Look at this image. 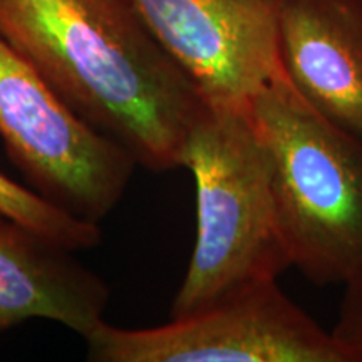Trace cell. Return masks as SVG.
I'll return each mask as SVG.
<instances>
[{
    "label": "cell",
    "mask_w": 362,
    "mask_h": 362,
    "mask_svg": "<svg viewBox=\"0 0 362 362\" xmlns=\"http://www.w3.org/2000/svg\"><path fill=\"white\" fill-rule=\"evenodd\" d=\"M71 253L0 215V332L45 319L88 337L104 322L110 288Z\"/></svg>",
    "instance_id": "cell-8"
},
{
    "label": "cell",
    "mask_w": 362,
    "mask_h": 362,
    "mask_svg": "<svg viewBox=\"0 0 362 362\" xmlns=\"http://www.w3.org/2000/svg\"><path fill=\"white\" fill-rule=\"evenodd\" d=\"M0 138L44 200L98 223L128 188L138 161L81 117L0 40Z\"/></svg>",
    "instance_id": "cell-4"
},
{
    "label": "cell",
    "mask_w": 362,
    "mask_h": 362,
    "mask_svg": "<svg viewBox=\"0 0 362 362\" xmlns=\"http://www.w3.org/2000/svg\"><path fill=\"white\" fill-rule=\"evenodd\" d=\"M344 287L346 291L332 334L339 342L362 356V267Z\"/></svg>",
    "instance_id": "cell-10"
},
{
    "label": "cell",
    "mask_w": 362,
    "mask_h": 362,
    "mask_svg": "<svg viewBox=\"0 0 362 362\" xmlns=\"http://www.w3.org/2000/svg\"><path fill=\"white\" fill-rule=\"evenodd\" d=\"M248 110L292 265L319 285L346 284L362 267V139L317 112L285 72Z\"/></svg>",
    "instance_id": "cell-3"
},
{
    "label": "cell",
    "mask_w": 362,
    "mask_h": 362,
    "mask_svg": "<svg viewBox=\"0 0 362 362\" xmlns=\"http://www.w3.org/2000/svg\"><path fill=\"white\" fill-rule=\"evenodd\" d=\"M279 49L297 93L362 139V0H284Z\"/></svg>",
    "instance_id": "cell-7"
},
{
    "label": "cell",
    "mask_w": 362,
    "mask_h": 362,
    "mask_svg": "<svg viewBox=\"0 0 362 362\" xmlns=\"http://www.w3.org/2000/svg\"><path fill=\"white\" fill-rule=\"evenodd\" d=\"M284 0H134L155 37L208 103L248 106L284 74Z\"/></svg>",
    "instance_id": "cell-6"
},
{
    "label": "cell",
    "mask_w": 362,
    "mask_h": 362,
    "mask_svg": "<svg viewBox=\"0 0 362 362\" xmlns=\"http://www.w3.org/2000/svg\"><path fill=\"white\" fill-rule=\"evenodd\" d=\"M183 168L197 187V240L171 317L274 282L292 265L248 106L206 101L189 131Z\"/></svg>",
    "instance_id": "cell-2"
},
{
    "label": "cell",
    "mask_w": 362,
    "mask_h": 362,
    "mask_svg": "<svg viewBox=\"0 0 362 362\" xmlns=\"http://www.w3.org/2000/svg\"><path fill=\"white\" fill-rule=\"evenodd\" d=\"M0 215L29 226L67 250H89L101 242L98 223L79 218L44 200L34 189L12 181L0 171Z\"/></svg>",
    "instance_id": "cell-9"
},
{
    "label": "cell",
    "mask_w": 362,
    "mask_h": 362,
    "mask_svg": "<svg viewBox=\"0 0 362 362\" xmlns=\"http://www.w3.org/2000/svg\"><path fill=\"white\" fill-rule=\"evenodd\" d=\"M0 40L138 165L183 168L206 101L134 0H0Z\"/></svg>",
    "instance_id": "cell-1"
},
{
    "label": "cell",
    "mask_w": 362,
    "mask_h": 362,
    "mask_svg": "<svg viewBox=\"0 0 362 362\" xmlns=\"http://www.w3.org/2000/svg\"><path fill=\"white\" fill-rule=\"evenodd\" d=\"M84 341L93 362H362L277 280L158 327L121 329L104 320Z\"/></svg>",
    "instance_id": "cell-5"
}]
</instances>
